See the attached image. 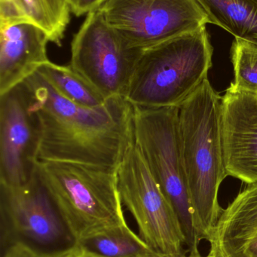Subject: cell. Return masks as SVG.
Here are the masks:
<instances>
[{
  "mask_svg": "<svg viewBox=\"0 0 257 257\" xmlns=\"http://www.w3.org/2000/svg\"><path fill=\"white\" fill-rule=\"evenodd\" d=\"M98 10L130 46L142 50L210 24L196 0H106Z\"/></svg>",
  "mask_w": 257,
  "mask_h": 257,
  "instance_id": "obj_8",
  "label": "cell"
},
{
  "mask_svg": "<svg viewBox=\"0 0 257 257\" xmlns=\"http://www.w3.org/2000/svg\"><path fill=\"white\" fill-rule=\"evenodd\" d=\"M36 171L74 242L128 226L118 169L38 160Z\"/></svg>",
  "mask_w": 257,
  "mask_h": 257,
  "instance_id": "obj_3",
  "label": "cell"
},
{
  "mask_svg": "<svg viewBox=\"0 0 257 257\" xmlns=\"http://www.w3.org/2000/svg\"><path fill=\"white\" fill-rule=\"evenodd\" d=\"M232 62L235 87L257 93V47L235 39L232 46Z\"/></svg>",
  "mask_w": 257,
  "mask_h": 257,
  "instance_id": "obj_18",
  "label": "cell"
},
{
  "mask_svg": "<svg viewBox=\"0 0 257 257\" xmlns=\"http://www.w3.org/2000/svg\"><path fill=\"white\" fill-rule=\"evenodd\" d=\"M213 53L206 27L143 50L125 99L143 108L181 106L208 79Z\"/></svg>",
  "mask_w": 257,
  "mask_h": 257,
  "instance_id": "obj_4",
  "label": "cell"
},
{
  "mask_svg": "<svg viewBox=\"0 0 257 257\" xmlns=\"http://www.w3.org/2000/svg\"><path fill=\"white\" fill-rule=\"evenodd\" d=\"M71 12L77 17L88 15L99 9L106 0H67Z\"/></svg>",
  "mask_w": 257,
  "mask_h": 257,
  "instance_id": "obj_21",
  "label": "cell"
},
{
  "mask_svg": "<svg viewBox=\"0 0 257 257\" xmlns=\"http://www.w3.org/2000/svg\"><path fill=\"white\" fill-rule=\"evenodd\" d=\"M39 257H105L91 251L84 246L77 243L60 250L39 253ZM163 257V256H158Z\"/></svg>",
  "mask_w": 257,
  "mask_h": 257,
  "instance_id": "obj_19",
  "label": "cell"
},
{
  "mask_svg": "<svg viewBox=\"0 0 257 257\" xmlns=\"http://www.w3.org/2000/svg\"><path fill=\"white\" fill-rule=\"evenodd\" d=\"M181 152L196 239L211 241L223 209L219 189L228 176L222 137V96L206 79L180 106Z\"/></svg>",
  "mask_w": 257,
  "mask_h": 257,
  "instance_id": "obj_2",
  "label": "cell"
},
{
  "mask_svg": "<svg viewBox=\"0 0 257 257\" xmlns=\"http://www.w3.org/2000/svg\"><path fill=\"white\" fill-rule=\"evenodd\" d=\"M132 106L134 142L152 178L179 217L189 256H199L181 152L180 107Z\"/></svg>",
  "mask_w": 257,
  "mask_h": 257,
  "instance_id": "obj_5",
  "label": "cell"
},
{
  "mask_svg": "<svg viewBox=\"0 0 257 257\" xmlns=\"http://www.w3.org/2000/svg\"><path fill=\"white\" fill-rule=\"evenodd\" d=\"M53 88L68 100L88 108H96L105 103V99L70 66L52 62L42 65L37 71Z\"/></svg>",
  "mask_w": 257,
  "mask_h": 257,
  "instance_id": "obj_16",
  "label": "cell"
},
{
  "mask_svg": "<svg viewBox=\"0 0 257 257\" xmlns=\"http://www.w3.org/2000/svg\"><path fill=\"white\" fill-rule=\"evenodd\" d=\"M0 95L22 84L50 61L46 33L35 24L20 22L0 27Z\"/></svg>",
  "mask_w": 257,
  "mask_h": 257,
  "instance_id": "obj_12",
  "label": "cell"
},
{
  "mask_svg": "<svg viewBox=\"0 0 257 257\" xmlns=\"http://www.w3.org/2000/svg\"><path fill=\"white\" fill-rule=\"evenodd\" d=\"M0 209L2 244L22 241L45 253L75 243L36 170L24 185L0 184Z\"/></svg>",
  "mask_w": 257,
  "mask_h": 257,
  "instance_id": "obj_9",
  "label": "cell"
},
{
  "mask_svg": "<svg viewBox=\"0 0 257 257\" xmlns=\"http://www.w3.org/2000/svg\"><path fill=\"white\" fill-rule=\"evenodd\" d=\"M24 83L40 127L39 160L119 169L134 142V111L125 97L88 108L62 96L39 72Z\"/></svg>",
  "mask_w": 257,
  "mask_h": 257,
  "instance_id": "obj_1",
  "label": "cell"
},
{
  "mask_svg": "<svg viewBox=\"0 0 257 257\" xmlns=\"http://www.w3.org/2000/svg\"><path fill=\"white\" fill-rule=\"evenodd\" d=\"M186 256H184V257H186Z\"/></svg>",
  "mask_w": 257,
  "mask_h": 257,
  "instance_id": "obj_24",
  "label": "cell"
},
{
  "mask_svg": "<svg viewBox=\"0 0 257 257\" xmlns=\"http://www.w3.org/2000/svg\"><path fill=\"white\" fill-rule=\"evenodd\" d=\"M209 243L218 257H257V183L223 209Z\"/></svg>",
  "mask_w": 257,
  "mask_h": 257,
  "instance_id": "obj_13",
  "label": "cell"
},
{
  "mask_svg": "<svg viewBox=\"0 0 257 257\" xmlns=\"http://www.w3.org/2000/svg\"><path fill=\"white\" fill-rule=\"evenodd\" d=\"M143 51L130 46L97 9L74 35L69 66L105 99L125 97Z\"/></svg>",
  "mask_w": 257,
  "mask_h": 257,
  "instance_id": "obj_7",
  "label": "cell"
},
{
  "mask_svg": "<svg viewBox=\"0 0 257 257\" xmlns=\"http://www.w3.org/2000/svg\"><path fill=\"white\" fill-rule=\"evenodd\" d=\"M77 244L105 257L161 256L155 253L129 226L97 235Z\"/></svg>",
  "mask_w": 257,
  "mask_h": 257,
  "instance_id": "obj_17",
  "label": "cell"
},
{
  "mask_svg": "<svg viewBox=\"0 0 257 257\" xmlns=\"http://www.w3.org/2000/svg\"><path fill=\"white\" fill-rule=\"evenodd\" d=\"M186 257H218L217 256V253H216L215 250H214V248H212V247H210V252L209 253H208L207 256H202V255H199V256H186Z\"/></svg>",
  "mask_w": 257,
  "mask_h": 257,
  "instance_id": "obj_22",
  "label": "cell"
},
{
  "mask_svg": "<svg viewBox=\"0 0 257 257\" xmlns=\"http://www.w3.org/2000/svg\"><path fill=\"white\" fill-rule=\"evenodd\" d=\"M40 127L25 83L0 95V184L20 187L34 174Z\"/></svg>",
  "mask_w": 257,
  "mask_h": 257,
  "instance_id": "obj_10",
  "label": "cell"
},
{
  "mask_svg": "<svg viewBox=\"0 0 257 257\" xmlns=\"http://www.w3.org/2000/svg\"><path fill=\"white\" fill-rule=\"evenodd\" d=\"M222 137L228 176L257 183V93L230 84L222 96Z\"/></svg>",
  "mask_w": 257,
  "mask_h": 257,
  "instance_id": "obj_11",
  "label": "cell"
},
{
  "mask_svg": "<svg viewBox=\"0 0 257 257\" xmlns=\"http://www.w3.org/2000/svg\"><path fill=\"white\" fill-rule=\"evenodd\" d=\"M210 24L257 47V0H196Z\"/></svg>",
  "mask_w": 257,
  "mask_h": 257,
  "instance_id": "obj_14",
  "label": "cell"
},
{
  "mask_svg": "<svg viewBox=\"0 0 257 257\" xmlns=\"http://www.w3.org/2000/svg\"><path fill=\"white\" fill-rule=\"evenodd\" d=\"M2 257H39V252L22 241H12L3 246Z\"/></svg>",
  "mask_w": 257,
  "mask_h": 257,
  "instance_id": "obj_20",
  "label": "cell"
},
{
  "mask_svg": "<svg viewBox=\"0 0 257 257\" xmlns=\"http://www.w3.org/2000/svg\"><path fill=\"white\" fill-rule=\"evenodd\" d=\"M24 18L42 29L50 42L58 47L70 20L67 0H12Z\"/></svg>",
  "mask_w": 257,
  "mask_h": 257,
  "instance_id": "obj_15",
  "label": "cell"
},
{
  "mask_svg": "<svg viewBox=\"0 0 257 257\" xmlns=\"http://www.w3.org/2000/svg\"><path fill=\"white\" fill-rule=\"evenodd\" d=\"M118 175L122 204L134 217L140 238L160 256H186V237L179 217L152 178L135 142Z\"/></svg>",
  "mask_w": 257,
  "mask_h": 257,
  "instance_id": "obj_6",
  "label": "cell"
},
{
  "mask_svg": "<svg viewBox=\"0 0 257 257\" xmlns=\"http://www.w3.org/2000/svg\"><path fill=\"white\" fill-rule=\"evenodd\" d=\"M12 0H0V3H8V2H12Z\"/></svg>",
  "mask_w": 257,
  "mask_h": 257,
  "instance_id": "obj_23",
  "label": "cell"
}]
</instances>
